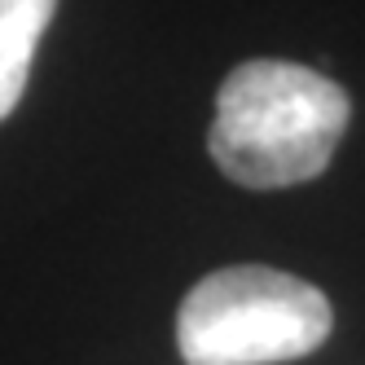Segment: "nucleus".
<instances>
[{"mask_svg":"<svg viewBox=\"0 0 365 365\" xmlns=\"http://www.w3.org/2000/svg\"><path fill=\"white\" fill-rule=\"evenodd\" d=\"M348 119V93L322 71L282 58H251L225 75L207 150L238 185L286 190L326 172Z\"/></svg>","mask_w":365,"mask_h":365,"instance_id":"nucleus-1","label":"nucleus"},{"mask_svg":"<svg viewBox=\"0 0 365 365\" xmlns=\"http://www.w3.org/2000/svg\"><path fill=\"white\" fill-rule=\"evenodd\" d=\"M330 326L334 308L312 282L233 264L207 273L180 299L176 348L185 365H273L317 352Z\"/></svg>","mask_w":365,"mask_h":365,"instance_id":"nucleus-2","label":"nucleus"},{"mask_svg":"<svg viewBox=\"0 0 365 365\" xmlns=\"http://www.w3.org/2000/svg\"><path fill=\"white\" fill-rule=\"evenodd\" d=\"M58 0H0V119H9L31 80V58Z\"/></svg>","mask_w":365,"mask_h":365,"instance_id":"nucleus-3","label":"nucleus"}]
</instances>
